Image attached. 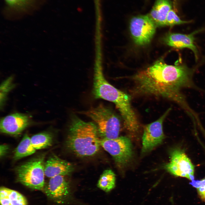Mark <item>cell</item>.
Returning a JSON list of instances; mask_svg holds the SVG:
<instances>
[{
	"mask_svg": "<svg viewBox=\"0 0 205 205\" xmlns=\"http://www.w3.org/2000/svg\"><path fill=\"white\" fill-rule=\"evenodd\" d=\"M193 70L184 64H167L162 59L139 71L133 77L134 91L138 95L161 97L183 103L184 88L194 86Z\"/></svg>",
	"mask_w": 205,
	"mask_h": 205,
	"instance_id": "obj_1",
	"label": "cell"
},
{
	"mask_svg": "<svg viewBox=\"0 0 205 205\" xmlns=\"http://www.w3.org/2000/svg\"><path fill=\"white\" fill-rule=\"evenodd\" d=\"M66 140V146L72 152L81 157L93 156L99 151L100 136L97 127L75 115L71 118Z\"/></svg>",
	"mask_w": 205,
	"mask_h": 205,
	"instance_id": "obj_2",
	"label": "cell"
},
{
	"mask_svg": "<svg viewBox=\"0 0 205 205\" xmlns=\"http://www.w3.org/2000/svg\"><path fill=\"white\" fill-rule=\"evenodd\" d=\"M93 94L96 99H102L114 104L128 131L134 132L138 130V122L131 106L130 96L109 83L101 72H97L95 75Z\"/></svg>",
	"mask_w": 205,
	"mask_h": 205,
	"instance_id": "obj_3",
	"label": "cell"
},
{
	"mask_svg": "<svg viewBox=\"0 0 205 205\" xmlns=\"http://www.w3.org/2000/svg\"><path fill=\"white\" fill-rule=\"evenodd\" d=\"M82 113L94 121L102 139H114L119 137L120 120L117 115L109 108L100 104Z\"/></svg>",
	"mask_w": 205,
	"mask_h": 205,
	"instance_id": "obj_4",
	"label": "cell"
},
{
	"mask_svg": "<svg viewBox=\"0 0 205 205\" xmlns=\"http://www.w3.org/2000/svg\"><path fill=\"white\" fill-rule=\"evenodd\" d=\"M44 157L40 156L26 162L16 169L17 180L26 186L41 190L44 185Z\"/></svg>",
	"mask_w": 205,
	"mask_h": 205,
	"instance_id": "obj_5",
	"label": "cell"
},
{
	"mask_svg": "<svg viewBox=\"0 0 205 205\" xmlns=\"http://www.w3.org/2000/svg\"><path fill=\"white\" fill-rule=\"evenodd\" d=\"M101 145L113 157L117 165L123 167L130 162L133 155L130 140L125 136L114 139H102Z\"/></svg>",
	"mask_w": 205,
	"mask_h": 205,
	"instance_id": "obj_6",
	"label": "cell"
},
{
	"mask_svg": "<svg viewBox=\"0 0 205 205\" xmlns=\"http://www.w3.org/2000/svg\"><path fill=\"white\" fill-rule=\"evenodd\" d=\"M156 26L148 14L132 18L130 29L135 43L141 46L149 43L155 33Z\"/></svg>",
	"mask_w": 205,
	"mask_h": 205,
	"instance_id": "obj_7",
	"label": "cell"
},
{
	"mask_svg": "<svg viewBox=\"0 0 205 205\" xmlns=\"http://www.w3.org/2000/svg\"><path fill=\"white\" fill-rule=\"evenodd\" d=\"M65 176L58 175L50 178L44 188L48 197L58 204L69 203L73 199L70 185Z\"/></svg>",
	"mask_w": 205,
	"mask_h": 205,
	"instance_id": "obj_8",
	"label": "cell"
},
{
	"mask_svg": "<svg viewBox=\"0 0 205 205\" xmlns=\"http://www.w3.org/2000/svg\"><path fill=\"white\" fill-rule=\"evenodd\" d=\"M170 155V161L165 165L164 169L175 176L194 179V166L184 151L175 148L171 151Z\"/></svg>",
	"mask_w": 205,
	"mask_h": 205,
	"instance_id": "obj_9",
	"label": "cell"
},
{
	"mask_svg": "<svg viewBox=\"0 0 205 205\" xmlns=\"http://www.w3.org/2000/svg\"><path fill=\"white\" fill-rule=\"evenodd\" d=\"M171 108H168L155 121L146 125L142 137V153H145L161 144L164 138L163 129L164 121Z\"/></svg>",
	"mask_w": 205,
	"mask_h": 205,
	"instance_id": "obj_10",
	"label": "cell"
},
{
	"mask_svg": "<svg viewBox=\"0 0 205 205\" xmlns=\"http://www.w3.org/2000/svg\"><path fill=\"white\" fill-rule=\"evenodd\" d=\"M30 123L29 119L26 115L19 113L11 114L1 119L0 131L4 134L18 135Z\"/></svg>",
	"mask_w": 205,
	"mask_h": 205,
	"instance_id": "obj_11",
	"label": "cell"
},
{
	"mask_svg": "<svg viewBox=\"0 0 205 205\" xmlns=\"http://www.w3.org/2000/svg\"><path fill=\"white\" fill-rule=\"evenodd\" d=\"M202 29L198 30L188 34L177 33H170L164 38L166 44L170 46L178 49L187 48L193 52L195 59L197 60L198 52L196 46L194 35Z\"/></svg>",
	"mask_w": 205,
	"mask_h": 205,
	"instance_id": "obj_12",
	"label": "cell"
},
{
	"mask_svg": "<svg viewBox=\"0 0 205 205\" xmlns=\"http://www.w3.org/2000/svg\"><path fill=\"white\" fill-rule=\"evenodd\" d=\"M73 170V166L71 163L55 155L51 156L44 163L45 175L49 178L69 175Z\"/></svg>",
	"mask_w": 205,
	"mask_h": 205,
	"instance_id": "obj_13",
	"label": "cell"
},
{
	"mask_svg": "<svg viewBox=\"0 0 205 205\" xmlns=\"http://www.w3.org/2000/svg\"><path fill=\"white\" fill-rule=\"evenodd\" d=\"M171 9V5L169 0H156L148 14L157 26H166L167 14Z\"/></svg>",
	"mask_w": 205,
	"mask_h": 205,
	"instance_id": "obj_14",
	"label": "cell"
},
{
	"mask_svg": "<svg viewBox=\"0 0 205 205\" xmlns=\"http://www.w3.org/2000/svg\"><path fill=\"white\" fill-rule=\"evenodd\" d=\"M1 205H27L26 198L19 192L4 187L0 190Z\"/></svg>",
	"mask_w": 205,
	"mask_h": 205,
	"instance_id": "obj_15",
	"label": "cell"
},
{
	"mask_svg": "<svg viewBox=\"0 0 205 205\" xmlns=\"http://www.w3.org/2000/svg\"><path fill=\"white\" fill-rule=\"evenodd\" d=\"M36 150L32 145L30 138L27 134H25L15 150L14 159L19 160L30 155L34 153Z\"/></svg>",
	"mask_w": 205,
	"mask_h": 205,
	"instance_id": "obj_16",
	"label": "cell"
},
{
	"mask_svg": "<svg viewBox=\"0 0 205 205\" xmlns=\"http://www.w3.org/2000/svg\"><path fill=\"white\" fill-rule=\"evenodd\" d=\"M116 175L111 169L104 170L98 180V187L106 192H108L115 186Z\"/></svg>",
	"mask_w": 205,
	"mask_h": 205,
	"instance_id": "obj_17",
	"label": "cell"
},
{
	"mask_svg": "<svg viewBox=\"0 0 205 205\" xmlns=\"http://www.w3.org/2000/svg\"><path fill=\"white\" fill-rule=\"evenodd\" d=\"M31 143L36 150L47 148L52 145V135L47 132H42L34 135L30 138Z\"/></svg>",
	"mask_w": 205,
	"mask_h": 205,
	"instance_id": "obj_18",
	"label": "cell"
},
{
	"mask_svg": "<svg viewBox=\"0 0 205 205\" xmlns=\"http://www.w3.org/2000/svg\"><path fill=\"white\" fill-rule=\"evenodd\" d=\"M190 21L182 20L173 9L168 13L166 19V25L171 27L174 25L189 23Z\"/></svg>",
	"mask_w": 205,
	"mask_h": 205,
	"instance_id": "obj_19",
	"label": "cell"
},
{
	"mask_svg": "<svg viewBox=\"0 0 205 205\" xmlns=\"http://www.w3.org/2000/svg\"><path fill=\"white\" fill-rule=\"evenodd\" d=\"M33 0H4L8 7L12 9L20 10L24 9Z\"/></svg>",
	"mask_w": 205,
	"mask_h": 205,
	"instance_id": "obj_20",
	"label": "cell"
},
{
	"mask_svg": "<svg viewBox=\"0 0 205 205\" xmlns=\"http://www.w3.org/2000/svg\"><path fill=\"white\" fill-rule=\"evenodd\" d=\"M190 184L197 189L200 198L205 202V178L201 180L194 179L191 181Z\"/></svg>",
	"mask_w": 205,
	"mask_h": 205,
	"instance_id": "obj_21",
	"label": "cell"
},
{
	"mask_svg": "<svg viewBox=\"0 0 205 205\" xmlns=\"http://www.w3.org/2000/svg\"><path fill=\"white\" fill-rule=\"evenodd\" d=\"M12 76L9 77L5 81L1 86L0 100L1 102L3 101L4 99L5 94L8 92L12 87L11 83L12 80Z\"/></svg>",
	"mask_w": 205,
	"mask_h": 205,
	"instance_id": "obj_22",
	"label": "cell"
},
{
	"mask_svg": "<svg viewBox=\"0 0 205 205\" xmlns=\"http://www.w3.org/2000/svg\"><path fill=\"white\" fill-rule=\"evenodd\" d=\"M9 149L8 145L5 144H2L0 146V157H3Z\"/></svg>",
	"mask_w": 205,
	"mask_h": 205,
	"instance_id": "obj_23",
	"label": "cell"
}]
</instances>
